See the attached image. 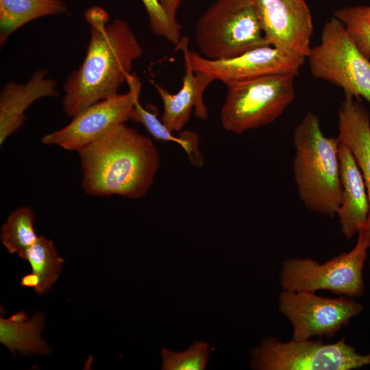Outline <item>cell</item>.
Wrapping results in <instances>:
<instances>
[{
    "mask_svg": "<svg viewBox=\"0 0 370 370\" xmlns=\"http://www.w3.org/2000/svg\"><path fill=\"white\" fill-rule=\"evenodd\" d=\"M84 18L89 26L90 40L81 65L64 84L62 108L73 117L90 106L118 94L121 86L132 75L134 62L143 48L129 24L116 18L110 22L102 8L87 9Z\"/></svg>",
    "mask_w": 370,
    "mask_h": 370,
    "instance_id": "cell-1",
    "label": "cell"
},
{
    "mask_svg": "<svg viewBox=\"0 0 370 370\" xmlns=\"http://www.w3.org/2000/svg\"><path fill=\"white\" fill-rule=\"evenodd\" d=\"M77 153L82 188L95 197L141 198L152 186L160 165L150 138L125 123Z\"/></svg>",
    "mask_w": 370,
    "mask_h": 370,
    "instance_id": "cell-2",
    "label": "cell"
},
{
    "mask_svg": "<svg viewBox=\"0 0 370 370\" xmlns=\"http://www.w3.org/2000/svg\"><path fill=\"white\" fill-rule=\"evenodd\" d=\"M338 138L323 133L317 114L307 112L293 133L295 181L310 210L334 217L341 202Z\"/></svg>",
    "mask_w": 370,
    "mask_h": 370,
    "instance_id": "cell-3",
    "label": "cell"
},
{
    "mask_svg": "<svg viewBox=\"0 0 370 370\" xmlns=\"http://www.w3.org/2000/svg\"><path fill=\"white\" fill-rule=\"evenodd\" d=\"M195 43L209 60L232 58L270 45L248 0H216L197 23Z\"/></svg>",
    "mask_w": 370,
    "mask_h": 370,
    "instance_id": "cell-4",
    "label": "cell"
},
{
    "mask_svg": "<svg viewBox=\"0 0 370 370\" xmlns=\"http://www.w3.org/2000/svg\"><path fill=\"white\" fill-rule=\"evenodd\" d=\"M291 73L228 84L220 120L225 130L241 134L275 121L295 98Z\"/></svg>",
    "mask_w": 370,
    "mask_h": 370,
    "instance_id": "cell-5",
    "label": "cell"
},
{
    "mask_svg": "<svg viewBox=\"0 0 370 370\" xmlns=\"http://www.w3.org/2000/svg\"><path fill=\"white\" fill-rule=\"evenodd\" d=\"M311 75L370 103V60L359 50L335 17L322 29L320 43L306 57Z\"/></svg>",
    "mask_w": 370,
    "mask_h": 370,
    "instance_id": "cell-6",
    "label": "cell"
},
{
    "mask_svg": "<svg viewBox=\"0 0 370 370\" xmlns=\"http://www.w3.org/2000/svg\"><path fill=\"white\" fill-rule=\"evenodd\" d=\"M369 247V243L358 235L352 250L325 263L308 258L288 259L282 265V286L295 291L326 290L349 297L360 296L364 293L363 269Z\"/></svg>",
    "mask_w": 370,
    "mask_h": 370,
    "instance_id": "cell-7",
    "label": "cell"
},
{
    "mask_svg": "<svg viewBox=\"0 0 370 370\" xmlns=\"http://www.w3.org/2000/svg\"><path fill=\"white\" fill-rule=\"evenodd\" d=\"M251 354L252 368L262 370H351L370 365V354H358L344 338L325 344L293 338L282 343L270 337Z\"/></svg>",
    "mask_w": 370,
    "mask_h": 370,
    "instance_id": "cell-8",
    "label": "cell"
},
{
    "mask_svg": "<svg viewBox=\"0 0 370 370\" xmlns=\"http://www.w3.org/2000/svg\"><path fill=\"white\" fill-rule=\"evenodd\" d=\"M123 94L99 101L73 117L64 127L44 135L41 143L78 152L130 119L131 112L141 91L139 78L132 74Z\"/></svg>",
    "mask_w": 370,
    "mask_h": 370,
    "instance_id": "cell-9",
    "label": "cell"
},
{
    "mask_svg": "<svg viewBox=\"0 0 370 370\" xmlns=\"http://www.w3.org/2000/svg\"><path fill=\"white\" fill-rule=\"evenodd\" d=\"M279 306L293 325L295 340L330 338L362 310L360 303L349 298H326L314 292L284 289Z\"/></svg>",
    "mask_w": 370,
    "mask_h": 370,
    "instance_id": "cell-10",
    "label": "cell"
},
{
    "mask_svg": "<svg viewBox=\"0 0 370 370\" xmlns=\"http://www.w3.org/2000/svg\"><path fill=\"white\" fill-rule=\"evenodd\" d=\"M193 69L225 86L267 75L291 73L297 75L305 57L271 45L252 49L238 56L209 60L188 49Z\"/></svg>",
    "mask_w": 370,
    "mask_h": 370,
    "instance_id": "cell-11",
    "label": "cell"
},
{
    "mask_svg": "<svg viewBox=\"0 0 370 370\" xmlns=\"http://www.w3.org/2000/svg\"><path fill=\"white\" fill-rule=\"evenodd\" d=\"M248 1L270 45L306 58L314 28L305 0Z\"/></svg>",
    "mask_w": 370,
    "mask_h": 370,
    "instance_id": "cell-12",
    "label": "cell"
},
{
    "mask_svg": "<svg viewBox=\"0 0 370 370\" xmlns=\"http://www.w3.org/2000/svg\"><path fill=\"white\" fill-rule=\"evenodd\" d=\"M176 48L182 51L184 60V75L180 90L171 94L158 83L151 81L163 103L162 121L172 132L183 130L193 109L198 119L205 120L208 118V111L204 101V92L213 82L208 75L193 69L188 56V39L186 36L182 37Z\"/></svg>",
    "mask_w": 370,
    "mask_h": 370,
    "instance_id": "cell-13",
    "label": "cell"
},
{
    "mask_svg": "<svg viewBox=\"0 0 370 370\" xmlns=\"http://www.w3.org/2000/svg\"><path fill=\"white\" fill-rule=\"evenodd\" d=\"M57 82L46 70H37L25 83L10 82L0 92V145L18 131L26 120L25 112L37 100L58 96Z\"/></svg>",
    "mask_w": 370,
    "mask_h": 370,
    "instance_id": "cell-14",
    "label": "cell"
},
{
    "mask_svg": "<svg viewBox=\"0 0 370 370\" xmlns=\"http://www.w3.org/2000/svg\"><path fill=\"white\" fill-rule=\"evenodd\" d=\"M352 95L345 94L338 110V135L341 143L352 151L363 176L369 213L366 223L358 234L370 245V118L365 106Z\"/></svg>",
    "mask_w": 370,
    "mask_h": 370,
    "instance_id": "cell-15",
    "label": "cell"
},
{
    "mask_svg": "<svg viewBox=\"0 0 370 370\" xmlns=\"http://www.w3.org/2000/svg\"><path fill=\"white\" fill-rule=\"evenodd\" d=\"M341 202L337 211L343 234L352 238L367 222L369 201L363 176L348 147L339 143Z\"/></svg>",
    "mask_w": 370,
    "mask_h": 370,
    "instance_id": "cell-16",
    "label": "cell"
},
{
    "mask_svg": "<svg viewBox=\"0 0 370 370\" xmlns=\"http://www.w3.org/2000/svg\"><path fill=\"white\" fill-rule=\"evenodd\" d=\"M44 327V317L36 313L30 319L23 311L12 314L8 319L1 317L0 342L13 354L18 351L23 355H46L51 348L40 337Z\"/></svg>",
    "mask_w": 370,
    "mask_h": 370,
    "instance_id": "cell-17",
    "label": "cell"
},
{
    "mask_svg": "<svg viewBox=\"0 0 370 370\" xmlns=\"http://www.w3.org/2000/svg\"><path fill=\"white\" fill-rule=\"evenodd\" d=\"M63 0H0V45L28 23L41 17L64 14Z\"/></svg>",
    "mask_w": 370,
    "mask_h": 370,
    "instance_id": "cell-18",
    "label": "cell"
},
{
    "mask_svg": "<svg viewBox=\"0 0 370 370\" xmlns=\"http://www.w3.org/2000/svg\"><path fill=\"white\" fill-rule=\"evenodd\" d=\"M130 120L141 124L158 141L173 142L180 145L194 166L203 165L204 158L199 150V136L196 132L185 130L181 132L179 136H175L158 118L157 112L144 108L139 99L134 104Z\"/></svg>",
    "mask_w": 370,
    "mask_h": 370,
    "instance_id": "cell-19",
    "label": "cell"
},
{
    "mask_svg": "<svg viewBox=\"0 0 370 370\" xmlns=\"http://www.w3.org/2000/svg\"><path fill=\"white\" fill-rule=\"evenodd\" d=\"M25 260L29 262L32 273L39 278L40 284L35 289L36 292L39 295H44L58 279L64 259L59 256L52 241L40 236L27 249Z\"/></svg>",
    "mask_w": 370,
    "mask_h": 370,
    "instance_id": "cell-20",
    "label": "cell"
},
{
    "mask_svg": "<svg viewBox=\"0 0 370 370\" xmlns=\"http://www.w3.org/2000/svg\"><path fill=\"white\" fill-rule=\"evenodd\" d=\"M35 217L28 206L16 208L10 213L1 227V239L10 254L16 253L25 260L27 249L38 240L34 227Z\"/></svg>",
    "mask_w": 370,
    "mask_h": 370,
    "instance_id": "cell-21",
    "label": "cell"
},
{
    "mask_svg": "<svg viewBox=\"0 0 370 370\" xmlns=\"http://www.w3.org/2000/svg\"><path fill=\"white\" fill-rule=\"evenodd\" d=\"M334 17L341 22L361 53L370 60V5L342 7L334 12Z\"/></svg>",
    "mask_w": 370,
    "mask_h": 370,
    "instance_id": "cell-22",
    "label": "cell"
},
{
    "mask_svg": "<svg viewBox=\"0 0 370 370\" xmlns=\"http://www.w3.org/2000/svg\"><path fill=\"white\" fill-rule=\"evenodd\" d=\"M209 355V346L206 342L195 341L188 349L179 352L162 348V369L204 370Z\"/></svg>",
    "mask_w": 370,
    "mask_h": 370,
    "instance_id": "cell-23",
    "label": "cell"
},
{
    "mask_svg": "<svg viewBox=\"0 0 370 370\" xmlns=\"http://www.w3.org/2000/svg\"><path fill=\"white\" fill-rule=\"evenodd\" d=\"M149 17L151 32L177 45L182 40V27L166 14L158 0H141Z\"/></svg>",
    "mask_w": 370,
    "mask_h": 370,
    "instance_id": "cell-24",
    "label": "cell"
},
{
    "mask_svg": "<svg viewBox=\"0 0 370 370\" xmlns=\"http://www.w3.org/2000/svg\"><path fill=\"white\" fill-rule=\"evenodd\" d=\"M168 16L173 21L176 19L177 12L182 0H158Z\"/></svg>",
    "mask_w": 370,
    "mask_h": 370,
    "instance_id": "cell-25",
    "label": "cell"
},
{
    "mask_svg": "<svg viewBox=\"0 0 370 370\" xmlns=\"http://www.w3.org/2000/svg\"><path fill=\"white\" fill-rule=\"evenodd\" d=\"M40 284L38 277L34 273H28L24 275L21 282V285L23 286L32 287L34 289L37 288Z\"/></svg>",
    "mask_w": 370,
    "mask_h": 370,
    "instance_id": "cell-26",
    "label": "cell"
}]
</instances>
